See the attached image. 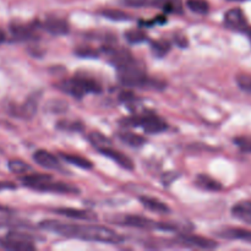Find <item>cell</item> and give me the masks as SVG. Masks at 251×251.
<instances>
[{
  "mask_svg": "<svg viewBox=\"0 0 251 251\" xmlns=\"http://www.w3.org/2000/svg\"><path fill=\"white\" fill-rule=\"evenodd\" d=\"M33 190L37 191H47V193H56V194H66V195H77L80 194L76 186L71 185V184L63 183V181H54L53 178H48L41 184L36 186Z\"/></svg>",
  "mask_w": 251,
  "mask_h": 251,
  "instance_id": "8",
  "label": "cell"
},
{
  "mask_svg": "<svg viewBox=\"0 0 251 251\" xmlns=\"http://www.w3.org/2000/svg\"><path fill=\"white\" fill-rule=\"evenodd\" d=\"M39 28H43L48 33L54 34V36H61L69 32V24L63 19L58 17H49L43 24L39 25Z\"/></svg>",
  "mask_w": 251,
  "mask_h": 251,
  "instance_id": "12",
  "label": "cell"
},
{
  "mask_svg": "<svg viewBox=\"0 0 251 251\" xmlns=\"http://www.w3.org/2000/svg\"><path fill=\"white\" fill-rule=\"evenodd\" d=\"M100 14L103 15L107 19L113 20V21H126V20H130L129 14L126 12L122 11V10H117V9H105L100 11Z\"/></svg>",
  "mask_w": 251,
  "mask_h": 251,
  "instance_id": "25",
  "label": "cell"
},
{
  "mask_svg": "<svg viewBox=\"0 0 251 251\" xmlns=\"http://www.w3.org/2000/svg\"><path fill=\"white\" fill-rule=\"evenodd\" d=\"M5 38H6V37H5V33L0 29V44H1L2 42H5Z\"/></svg>",
  "mask_w": 251,
  "mask_h": 251,
  "instance_id": "34",
  "label": "cell"
},
{
  "mask_svg": "<svg viewBox=\"0 0 251 251\" xmlns=\"http://www.w3.org/2000/svg\"><path fill=\"white\" fill-rule=\"evenodd\" d=\"M124 36L130 43H141V42L147 41V34L141 29H130L125 32Z\"/></svg>",
  "mask_w": 251,
  "mask_h": 251,
  "instance_id": "29",
  "label": "cell"
},
{
  "mask_svg": "<svg viewBox=\"0 0 251 251\" xmlns=\"http://www.w3.org/2000/svg\"><path fill=\"white\" fill-rule=\"evenodd\" d=\"M237 83L239 86L240 90L245 91V92L251 93V76L245 75V74H240L237 76Z\"/></svg>",
  "mask_w": 251,
  "mask_h": 251,
  "instance_id": "31",
  "label": "cell"
},
{
  "mask_svg": "<svg viewBox=\"0 0 251 251\" xmlns=\"http://www.w3.org/2000/svg\"><path fill=\"white\" fill-rule=\"evenodd\" d=\"M88 140L92 144V146L96 147L97 150L100 149V147L110 146L112 145V141L108 137H105L104 135L100 134V132H91L88 135Z\"/></svg>",
  "mask_w": 251,
  "mask_h": 251,
  "instance_id": "27",
  "label": "cell"
},
{
  "mask_svg": "<svg viewBox=\"0 0 251 251\" xmlns=\"http://www.w3.org/2000/svg\"><path fill=\"white\" fill-rule=\"evenodd\" d=\"M217 235L223 239L243 240V242L251 244V230L243 229V228H225V229L217 232Z\"/></svg>",
  "mask_w": 251,
  "mask_h": 251,
  "instance_id": "17",
  "label": "cell"
},
{
  "mask_svg": "<svg viewBox=\"0 0 251 251\" xmlns=\"http://www.w3.org/2000/svg\"><path fill=\"white\" fill-rule=\"evenodd\" d=\"M176 242L180 243L184 247H190V248H196V249H205V250H211L215 249L218 247L217 243L212 239H208V238L200 237V235L195 234H180L176 239Z\"/></svg>",
  "mask_w": 251,
  "mask_h": 251,
  "instance_id": "10",
  "label": "cell"
},
{
  "mask_svg": "<svg viewBox=\"0 0 251 251\" xmlns=\"http://www.w3.org/2000/svg\"><path fill=\"white\" fill-rule=\"evenodd\" d=\"M54 212L56 215L64 216V217L73 218V220H81V221H95L97 220V215L92 211L80 210V208H71V207H60L55 208Z\"/></svg>",
  "mask_w": 251,
  "mask_h": 251,
  "instance_id": "13",
  "label": "cell"
},
{
  "mask_svg": "<svg viewBox=\"0 0 251 251\" xmlns=\"http://www.w3.org/2000/svg\"><path fill=\"white\" fill-rule=\"evenodd\" d=\"M151 49L156 56H164L171 50V43L164 39H158V41L152 42Z\"/></svg>",
  "mask_w": 251,
  "mask_h": 251,
  "instance_id": "26",
  "label": "cell"
},
{
  "mask_svg": "<svg viewBox=\"0 0 251 251\" xmlns=\"http://www.w3.org/2000/svg\"><path fill=\"white\" fill-rule=\"evenodd\" d=\"M56 127L59 130H63V131L76 132L82 131L83 124L81 122H75V120H60V122L56 123Z\"/></svg>",
  "mask_w": 251,
  "mask_h": 251,
  "instance_id": "24",
  "label": "cell"
},
{
  "mask_svg": "<svg viewBox=\"0 0 251 251\" xmlns=\"http://www.w3.org/2000/svg\"><path fill=\"white\" fill-rule=\"evenodd\" d=\"M113 223L125 226V227L140 228V229H162V222H156V221L150 220L147 217L136 215H126L114 218V222Z\"/></svg>",
  "mask_w": 251,
  "mask_h": 251,
  "instance_id": "7",
  "label": "cell"
},
{
  "mask_svg": "<svg viewBox=\"0 0 251 251\" xmlns=\"http://www.w3.org/2000/svg\"><path fill=\"white\" fill-rule=\"evenodd\" d=\"M39 227L63 237L77 238V239L92 240V242L107 243V244H120L124 240L122 235L103 226L74 225V223H65L60 221L44 220L39 223Z\"/></svg>",
  "mask_w": 251,
  "mask_h": 251,
  "instance_id": "1",
  "label": "cell"
},
{
  "mask_svg": "<svg viewBox=\"0 0 251 251\" xmlns=\"http://www.w3.org/2000/svg\"><path fill=\"white\" fill-rule=\"evenodd\" d=\"M0 211H6V208H5L4 206H0Z\"/></svg>",
  "mask_w": 251,
  "mask_h": 251,
  "instance_id": "36",
  "label": "cell"
},
{
  "mask_svg": "<svg viewBox=\"0 0 251 251\" xmlns=\"http://www.w3.org/2000/svg\"><path fill=\"white\" fill-rule=\"evenodd\" d=\"M195 184L200 189L207 191H220L223 188L220 181H217L212 176H207V174H199L195 179Z\"/></svg>",
  "mask_w": 251,
  "mask_h": 251,
  "instance_id": "20",
  "label": "cell"
},
{
  "mask_svg": "<svg viewBox=\"0 0 251 251\" xmlns=\"http://www.w3.org/2000/svg\"><path fill=\"white\" fill-rule=\"evenodd\" d=\"M75 53L82 58H97L98 56V51L90 48V47H80V48L76 49Z\"/></svg>",
  "mask_w": 251,
  "mask_h": 251,
  "instance_id": "32",
  "label": "cell"
},
{
  "mask_svg": "<svg viewBox=\"0 0 251 251\" xmlns=\"http://www.w3.org/2000/svg\"><path fill=\"white\" fill-rule=\"evenodd\" d=\"M9 169L15 174H26L27 172L31 171V167L21 159H11L9 162Z\"/></svg>",
  "mask_w": 251,
  "mask_h": 251,
  "instance_id": "28",
  "label": "cell"
},
{
  "mask_svg": "<svg viewBox=\"0 0 251 251\" xmlns=\"http://www.w3.org/2000/svg\"><path fill=\"white\" fill-rule=\"evenodd\" d=\"M225 25L228 28L240 32H247L249 28L247 17H245L243 10L239 7H234V9H230L226 12Z\"/></svg>",
  "mask_w": 251,
  "mask_h": 251,
  "instance_id": "9",
  "label": "cell"
},
{
  "mask_svg": "<svg viewBox=\"0 0 251 251\" xmlns=\"http://www.w3.org/2000/svg\"><path fill=\"white\" fill-rule=\"evenodd\" d=\"M37 27L34 25H24L16 24L11 25L10 31H11L12 37L17 41H27V39H33L37 37L36 32Z\"/></svg>",
  "mask_w": 251,
  "mask_h": 251,
  "instance_id": "16",
  "label": "cell"
},
{
  "mask_svg": "<svg viewBox=\"0 0 251 251\" xmlns=\"http://www.w3.org/2000/svg\"><path fill=\"white\" fill-rule=\"evenodd\" d=\"M123 4L131 7H159L167 12L183 11L180 0H122Z\"/></svg>",
  "mask_w": 251,
  "mask_h": 251,
  "instance_id": "6",
  "label": "cell"
},
{
  "mask_svg": "<svg viewBox=\"0 0 251 251\" xmlns=\"http://www.w3.org/2000/svg\"><path fill=\"white\" fill-rule=\"evenodd\" d=\"M0 247L10 251H33L36 245L27 235L17 232H10L4 237H0Z\"/></svg>",
  "mask_w": 251,
  "mask_h": 251,
  "instance_id": "5",
  "label": "cell"
},
{
  "mask_svg": "<svg viewBox=\"0 0 251 251\" xmlns=\"http://www.w3.org/2000/svg\"><path fill=\"white\" fill-rule=\"evenodd\" d=\"M118 76L123 85L129 87H151L163 88L164 83L157 80H150L144 69L136 63L135 59L117 66Z\"/></svg>",
  "mask_w": 251,
  "mask_h": 251,
  "instance_id": "2",
  "label": "cell"
},
{
  "mask_svg": "<svg viewBox=\"0 0 251 251\" xmlns=\"http://www.w3.org/2000/svg\"><path fill=\"white\" fill-rule=\"evenodd\" d=\"M38 100L39 95L37 96V93H33L32 96H29L28 100L21 104L20 107H16V109L14 110L15 115L20 118H24V119H31L37 112V108H38Z\"/></svg>",
  "mask_w": 251,
  "mask_h": 251,
  "instance_id": "14",
  "label": "cell"
},
{
  "mask_svg": "<svg viewBox=\"0 0 251 251\" xmlns=\"http://www.w3.org/2000/svg\"><path fill=\"white\" fill-rule=\"evenodd\" d=\"M98 151H100L103 156L113 159V161H114L117 164H119L122 168L129 169V171H132V169L135 168L134 162L131 161L130 157L125 156L124 153H122V152L118 151V150H114L112 146L100 147V149H98Z\"/></svg>",
  "mask_w": 251,
  "mask_h": 251,
  "instance_id": "11",
  "label": "cell"
},
{
  "mask_svg": "<svg viewBox=\"0 0 251 251\" xmlns=\"http://www.w3.org/2000/svg\"><path fill=\"white\" fill-rule=\"evenodd\" d=\"M63 92L75 98L83 97L87 93H100L102 91L100 83L95 78L86 75H76L73 78L63 81L58 85Z\"/></svg>",
  "mask_w": 251,
  "mask_h": 251,
  "instance_id": "3",
  "label": "cell"
},
{
  "mask_svg": "<svg viewBox=\"0 0 251 251\" xmlns=\"http://www.w3.org/2000/svg\"><path fill=\"white\" fill-rule=\"evenodd\" d=\"M234 144L239 147V150L244 153H251V137L238 136L234 139Z\"/></svg>",
  "mask_w": 251,
  "mask_h": 251,
  "instance_id": "30",
  "label": "cell"
},
{
  "mask_svg": "<svg viewBox=\"0 0 251 251\" xmlns=\"http://www.w3.org/2000/svg\"><path fill=\"white\" fill-rule=\"evenodd\" d=\"M16 185L11 181H0V191L6 190V189H15Z\"/></svg>",
  "mask_w": 251,
  "mask_h": 251,
  "instance_id": "33",
  "label": "cell"
},
{
  "mask_svg": "<svg viewBox=\"0 0 251 251\" xmlns=\"http://www.w3.org/2000/svg\"><path fill=\"white\" fill-rule=\"evenodd\" d=\"M247 33H248V36H249V38H250V41H251V27H249V28H248Z\"/></svg>",
  "mask_w": 251,
  "mask_h": 251,
  "instance_id": "35",
  "label": "cell"
},
{
  "mask_svg": "<svg viewBox=\"0 0 251 251\" xmlns=\"http://www.w3.org/2000/svg\"><path fill=\"white\" fill-rule=\"evenodd\" d=\"M60 157L66 161L68 163L73 164V166L78 167L82 169H91L93 167V163L90 159L85 158V157L80 156V154H73V153H60Z\"/></svg>",
  "mask_w": 251,
  "mask_h": 251,
  "instance_id": "21",
  "label": "cell"
},
{
  "mask_svg": "<svg viewBox=\"0 0 251 251\" xmlns=\"http://www.w3.org/2000/svg\"><path fill=\"white\" fill-rule=\"evenodd\" d=\"M230 1H237V0H230Z\"/></svg>",
  "mask_w": 251,
  "mask_h": 251,
  "instance_id": "37",
  "label": "cell"
},
{
  "mask_svg": "<svg viewBox=\"0 0 251 251\" xmlns=\"http://www.w3.org/2000/svg\"><path fill=\"white\" fill-rule=\"evenodd\" d=\"M142 206L147 208L150 211H153L157 213H169L171 212V208L167 205L166 202H162L161 200L154 198H150V196H141L140 198Z\"/></svg>",
  "mask_w": 251,
  "mask_h": 251,
  "instance_id": "19",
  "label": "cell"
},
{
  "mask_svg": "<svg viewBox=\"0 0 251 251\" xmlns=\"http://www.w3.org/2000/svg\"><path fill=\"white\" fill-rule=\"evenodd\" d=\"M33 159L38 166L47 169H60L59 159L46 150H38L33 153Z\"/></svg>",
  "mask_w": 251,
  "mask_h": 251,
  "instance_id": "15",
  "label": "cell"
},
{
  "mask_svg": "<svg viewBox=\"0 0 251 251\" xmlns=\"http://www.w3.org/2000/svg\"><path fill=\"white\" fill-rule=\"evenodd\" d=\"M232 215L237 220L251 225V201H240L232 208Z\"/></svg>",
  "mask_w": 251,
  "mask_h": 251,
  "instance_id": "18",
  "label": "cell"
},
{
  "mask_svg": "<svg viewBox=\"0 0 251 251\" xmlns=\"http://www.w3.org/2000/svg\"><path fill=\"white\" fill-rule=\"evenodd\" d=\"M186 6L199 15H206L210 10V4L207 0H186Z\"/></svg>",
  "mask_w": 251,
  "mask_h": 251,
  "instance_id": "23",
  "label": "cell"
},
{
  "mask_svg": "<svg viewBox=\"0 0 251 251\" xmlns=\"http://www.w3.org/2000/svg\"><path fill=\"white\" fill-rule=\"evenodd\" d=\"M119 139L122 140L124 144L129 145L131 147H141L142 145L146 142V139L141 135H137L134 134V132H130V131H122L118 134Z\"/></svg>",
  "mask_w": 251,
  "mask_h": 251,
  "instance_id": "22",
  "label": "cell"
},
{
  "mask_svg": "<svg viewBox=\"0 0 251 251\" xmlns=\"http://www.w3.org/2000/svg\"><path fill=\"white\" fill-rule=\"evenodd\" d=\"M122 126H137L141 127L147 134H159L168 129V125L156 113L147 112L141 115H132L120 120Z\"/></svg>",
  "mask_w": 251,
  "mask_h": 251,
  "instance_id": "4",
  "label": "cell"
}]
</instances>
